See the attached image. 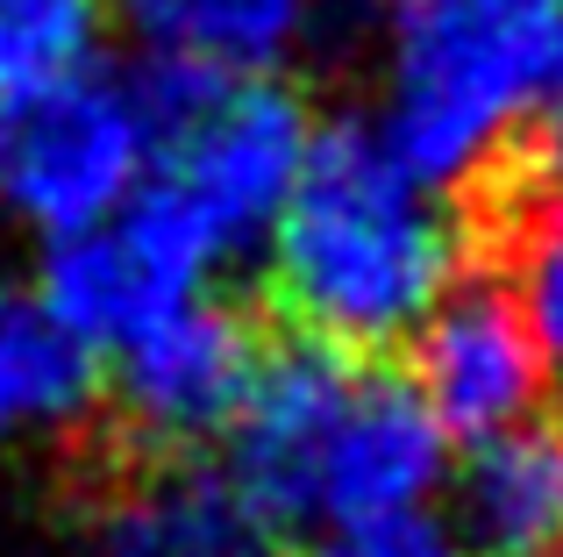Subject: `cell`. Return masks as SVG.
I'll use <instances>...</instances> for the list:
<instances>
[{"label": "cell", "instance_id": "obj_9", "mask_svg": "<svg viewBox=\"0 0 563 557\" xmlns=\"http://www.w3.org/2000/svg\"><path fill=\"white\" fill-rule=\"evenodd\" d=\"M456 544L471 557H563V429H521L471 444L456 472Z\"/></svg>", "mask_w": 563, "mask_h": 557}, {"label": "cell", "instance_id": "obj_5", "mask_svg": "<svg viewBox=\"0 0 563 557\" xmlns=\"http://www.w3.org/2000/svg\"><path fill=\"white\" fill-rule=\"evenodd\" d=\"M157 157V122L136 79H108V72H79V79L51 86V94L22 100L8 114V165H0V194L22 222L43 237H79L100 229L143 194Z\"/></svg>", "mask_w": 563, "mask_h": 557}, {"label": "cell", "instance_id": "obj_4", "mask_svg": "<svg viewBox=\"0 0 563 557\" xmlns=\"http://www.w3.org/2000/svg\"><path fill=\"white\" fill-rule=\"evenodd\" d=\"M385 8V151L435 194L550 100L556 0H378Z\"/></svg>", "mask_w": 563, "mask_h": 557}, {"label": "cell", "instance_id": "obj_2", "mask_svg": "<svg viewBox=\"0 0 563 557\" xmlns=\"http://www.w3.org/2000/svg\"><path fill=\"white\" fill-rule=\"evenodd\" d=\"M456 286V229L385 151L378 122L314 136L300 186L272 222V301L307 343L372 358L407 343Z\"/></svg>", "mask_w": 563, "mask_h": 557}, {"label": "cell", "instance_id": "obj_7", "mask_svg": "<svg viewBox=\"0 0 563 557\" xmlns=\"http://www.w3.org/2000/svg\"><path fill=\"white\" fill-rule=\"evenodd\" d=\"M257 358L264 350L250 336V321L235 307L192 293L114 350V393H122V415L136 436L192 444V436H214L235 422Z\"/></svg>", "mask_w": 563, "mask_h": 557}, {"label": "cell", "instance_id": "obj_8", "mask_svg": "<svg viewBox=\"0 0 563 557\" xmlns=\"http://www.w3.org/2000/svg\"><path fill=\"white\" fill-rule=\"evenodd\" d=\"M93 557H278V544L229 472L165 465L108 501Z\"/></svg>", "mask_w": 563, "mask_h": 557}, {"label": "cell", "instance_id": "obj_11", "mask_svg": "<svg viewBox=\"0 0 563 557\" xmlns=\"http://www.w3.org/2000/svg\"><path fill=\"white\" fill-rule=\"evenodd\" d=\"M114 8L157 65L264 79L307 43L321 0H114Z\"/></svg>", "mask_w": 563, "mask_h": 557}, {"label": "cell", "instance_id": "obj_3", "mask_svg": "<svg viewBox=\"0 0 563 557\" xmlns=\"http://www.w3.org/2000/svg\"><path fill=\"white\" fill-rule=\"evenodd\" d=\"M136 86L157 122V157L122 222L179 286L200 293L221 258L272 237L286 194L307 172L314 129L300 100L272 79H221L151 57Z\"/></svg>", "mask_w": 563, "mask_h": 557}, {"label": "cell", "instance_id": "obj_17", "mask_svg": "<svg viewBox=\"0 0 563 557\" xmlns=\"http://www.w3.org/2000/svg\"><path fill=\"white\" fill-rule=\"evenodd\" d=\"M0 165H8V114H0Z\"/></svg>", "mask_w": 563, "mask_h": 557}, {"label": "cell", "instance_id": "obj_15", "mask_svg": "<svg viewBox=\"0 0 563 557\" xmlns=\"http://www.w3.org/2000/svg\"><path fill=\"white\" fill-rule=\"evenodd\" d=\"M307 557H471L456 544L450 522L421 515H393V522H357V529H321Z\"/></svg>", "mask_w": 563, "mask_h": 557}, {"label": "cell", "instance_id": "obj_14", "mask_svg": "<svg viewBox=\"0 0 563 557\" xmlns=\"http://www.w3.org/2000/svg\"><path fill=\"white\" fill-rule=\"evenodd\" d=\"M514 301H521L542 358L563 364V208L542 215L521 237V286H514Z\"/></svg>", "mask_w": 563, "mask_h": 557}, {"label": "cell", "instance_id": "obj_1", "mask_svg": "<svg viewBox=\"0 0 563 557\" xmlns=\"http://www.w3.org/2000/svg\"><path fill=\"white\" fill-rule=\"evenodd\" d=\"M229 479L264 522H357L421 515L450 472V436L407 379L329 343H278L257 358L229 429Z\"/></svg>", "mask_w": 563, "mask_h": 557}, {"label": "cell", "instance_id": "obj_6", "mask_svg": "<svg viewBox=\"0 0 563 557\" xmlns=\"http://www.w3.org/2000/svg\"><path fill=\"white\" fill-rule=\"evenodd\" d=\"M542 379H550V358H542L514 286H485V278L450 286L435 315L413 329L407 386L456 444H493V436L536 422Z\"/></svg>", "mask_w": 563, "mask_h": 557}, {"label": "cell", "instance_id": "obj_16", "mask_svg": "<svg viewBox=\"0 0 563 557\" xmlns=\"http://www.w3.org/2000/svg\"><path fill=\"white\" fill-rule=\"evenodd\" d=\"M550 108L563 122V0H556V72H550Z\"/></svg>", "mask_w": 563, "mask_h": 557}, {"label": "cell", "instance_id": "obj_12", "mask_svg": "<svg viewBox=\"0 0 563 557\" xmlns=\"http://www.w3.org/2000/svg\"><path fill=\"white\" fill-rule=\"evenodd\" d=\"M93 407V350L36 301L0 278V436L65 429Z\"/></svg>", "mask_w": 563, "mask_h": 557}, {"label": "cell", "instance_id": "obj_10", "mask_svg": "<svg viewBox=\"0 0 563 557\" xmlns=\"http://www.w3.org/2000/svg\"><path fill=\"white\" fill-rule=\"evenodd\" d=\"M43 307L79 336L86 350H122L136 329H151L165 307L192 301V286H179L136 237L129 222L79 229V237H57L51 258H43Z\"/></svg>", "mask_w": 563, "mask_h": 557}, {"label": "cell", "instance_id": "obj_13", "mask_svg": "<svg viewBox=\"0 0 563 557\" xmlns=\"http://www.w3.org/2000/svg\"><path fill=\"white\" fill-rule=\"evenodd\" d=\"M100 8L108 0H0V100L22 108L79 79L100 36Z\"/></svg>", "mask_w": 563, "mask_h": 557}]
</instances>
